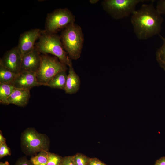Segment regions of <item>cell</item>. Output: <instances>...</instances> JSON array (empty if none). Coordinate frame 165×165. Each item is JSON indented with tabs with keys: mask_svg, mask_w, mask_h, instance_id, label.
Masks as SVG:
<instances>
[{
	"mask_svg": "<svg viewBox=\"0 0 165 165\" xmlns=\"http://www.w3.org/2000/svg\"><path fill=\"white\" fill-rule=\"evenodd\" d=\"M30 97V90L16 88L8 99L7 105L24 107L28 104Z\"/></svg>",
	"mask_w": 165,
	"mask_h": 165,
	"instance_id": "obj_12",
	"label": "cell"
},
{
	"mask_svg": "<svg viewBox=\"0 0 165 165\" xmlns=\"http://www.w3.org/2000/svg\"><path fill=\"white\" fill-rule=\"evenodd\" d=\"M41 55L35 47L22 57L21 71L36 73L40 64Z\"/></svg>",
	"mask_w": 165,
	"mask_h": 165,
	"instance_id": "obj_11",
	"label": "cell"
},
{
	"mask_svg": "<svg viewBox=\"0 0 165 165\" xmlns=\"http://www.w3.org/2000/svg\"><path fill=\"white\" fill-rule=\"evenodd\" d=\"M17 74L12 72L0 63V83L13 84Z\"/></svg>",
	"mask_w": 165,
	"mask_h": 165,
	"instance_id": "obj_15",
	"label": "cell"
},
{
	"mask_svg": "<svg viewBox=\"0 0 165 165\" xmlns=\"http://www.w3.org/2000/svg\"><path fill=\"white\" fill-rule=\"evenodd\" d=\"M6 139L3 137L1 131L0 132V145L6 143Z\"/></svg>",
	"mask_w": 165,
	"mask_h": 165,
	"instance_id": "obj_27",
	"label": "cell"
},
{
	"mask_svg": "<svg viewBox=\"0 0 165 165\" xmlns=\"http://www.w3.org/2000/svg\"><path fill=\"white\" fill-rule=\"evenodd\" d=\"M60 165H76L75 164L72 156H65L63 157Z\"/></svg>",
	"mask_w": 165,
	"mask_h": 165,
	"instance_id": "obj_23",
	"label": "cell"
},
{
	"mask_svg": "<svg viewBox=\"0 0 165 165\" xmlns=\"http://www.w3.org/2000/svg\"><path fill=\"white\" fill-rule=\"evenodd\" d=\"M69 70L64 90L66 93L73 94L77 92L80 88V81L78 75L75 72L71 63L68 66Z\"/></svg>",
	"mask_w": 165,
	"mask_h": 165,
	"instance_id": "obj_13",
	"label": "cell"
},
{
	"mask_svg": "<svg viewBox=\"0 0 165 165\" xmlns=\"http://www.w3.org/2000/svg\"><path fill=\"white\" fill-rule=\"evenodd\" d=\"M66 65L56 57L50 56L47 54L41 55L40 66L36 73L38 82L41 85L46 86L50 80L58 73L66 71Z\"/></svg>",
	"mask_w": 165,
	"mask_h": 165,
	"instance_id": "obj_5",
	"label": "cell"
},
{
	"mask_svg": "<svg viewBox=\"0 0 165 165\" xmlns=\"http://www.w3.org/2000/svg\"><path fill=\"white\" fill-rule=\"evenodd\" d=\"M13 85L16 88L30 90L41 85L38 82L36 73L25 71L18 73Z\"/></svg>",
	"mask_w": 165,
	"mask_h": 165,
	"instance_id": "obj_10",
	"label": "cell"
},
{
	"mask_svg": "<svg viewBox=\"0 0 165 165\" xmlns=\"http://www.w3.org/2000/svg\"><path fill=\"white\" fill-rule=\"evenodd\" d=\"M154 165H165V157H163L157 160Z\"/></svg>",
	"mask_w": 165,
	"mask_h": 165,
	"instance_id": "obj_26",
	"label": "cell"
},
{
	"mask_svg": "<svg viewBox=\"0 0 165 165\" xmlns=\"http://www.w3.org/2000/svg\"><path fill=\"white\" fill-rule=\"evenodd\" d=\"M11 152L10 148L6 143L0 145V158L1 159L8 155H10Z\"/></svg>",
	"mask_w": 165,
	"mask_h": 165,
	"instance_id": "obj_21",
	"label": "cell"
},
{
	"mask_svg": "<svg viewBox=\"0 0 165 165\" xmlns=\"http://www.w3.org/2000/svg\"><path fill=\"white\" fill-rule=\"evenodd\" d=\"M75 16L67 8H60L48 13L46 17L44 30L56 34L68 26L74 23Z\"/></svg>",
	"mask_w": 165,
	"mask_h": 165,
	"instance_id": "obj_6",
	"label": "cell"
},
{
	"mask_svg": "<svg viewBox=\"0 0 165 165\" xmlns=\"http://www.w3.org/2000/svg\"><path fill=\"white\" fill-rule=\"evenodd\" d=\"M163 43L160 47L158 49L156 53L157 61L160 67L165 71V37H161Z\"/></svg>",
	"mask_w": 165,
	"mask_h": 165,
	"instance_id": "obj_18",
	"label": "cell"
},
{
	"mask_svg": "<svg viewBox=\"0 0 165 165\" xmlns=\"http://www.w3.org/2000/svg\"><path fill=\"white\" fill-rule=\"evenodd\" d=\"M156 8L161 15H165V0L158 1Z\"/></svg>",
	"mask_w": 165,
	"mask_h": 165,
	"instance_id": "obj_22",
	"label": "cell"
},
{
	"mask_svg": "<svg viewBox=\"0 0 165 165\" xmlns=\"http://www.w3.org/2000/svg\"><path fill=\"white\" fill-rule=\"evenodd\" d=\"M0 165H10L9 162L7 161H6L5 163L0 162Z\"/></svg>",
	"mask_w": 165,
	"mask_h": 165,
	"instance_id": "obj_29",
	"label": "cell"
},
{
	"mask_svg": "<svg viewBox=\"0 0 165 165\" xmlns=\"http://www.w3.org/2000/svg\"><path fill=\"white\" fill-rule=\"evenodd\" d=\"M43 31L40 29L35 28L20 35L17 46L22 56L35 48L36 41L39 39Z\"/></svg>",
	"mask_w": 165,
	"mask_h": 165,
	"instance_id": "obj_8",
	"label": "cell"
},
{
	"mask_svg": "<svg viewBox=\"0 0 165 165\" xmlns=\"http://www.w3.org/2000/svg\"><path fill=\"white\" fill-rule=\"evenodd\" d=\"M62 158L57 154L49 152L47 165H60Z\"/></svg>",
	"mask_w": 165,
	"mask_h": 165,
	"instance_id": "obj_20",
	"label": "cell"
},
{
	"mask_svg": "<svg viewBox=\"0 0 165 165\" xmlns=\"http://www.w3.org/2000/svg\"><path fill=\"white\" fill-rule=\"evenodd\" d=\"M15 165H33L30 160L25 157H22L18 159Z\"/></svg>",
	"mask_w": 165,
	"mask_h": 165,
	"instance_id": "obj_24",
	"label": "cell"
},
{
	"mask_svg": "<svg viewBox=\"0 0 165 165\" xmlns=\"http://www.w3.org/2000/svg\"><path fill=\"white\" fill-rule=\"evenodd\" d=\"M154 0L149 4H143L131 14V22L135 34L140 40H145L159 35L163 19L154 5Z\"/></svg>",
	"mask_w": 165,
	"mask_h": 165,
	"instance_id": "obj_1",
	"label": "cell"
},
{
	"mask_svg": "<svg viewBox=\"0 0 165 165\" xmlns=\"http://www.w3.org/2000/svg\"><path fill=\"white\" fill-rule=\"evenodd\" d=\"M22 57L17 47H15L5 53L0 63L12 72L18 73L21 71Z\"/></svg>",
	"mask_w": 165,
	"mask_h": 165,
	"instance_id": "obj_9",
	"label": "cell"
},
{
	"mask_svg": "<svg viewBox=\"0 0 165 165\" xmlns=\"http://www.w3.org/2000/svg\"><path fill=\"white\" fill-rule=\"evenodd\" d=\"M98 1V0H90L89 1L91 4H94L97 3Z\"/></svg>",
	"mask_w": 165,
	"mask_h": 165,
	"instance_id": "obj_28",
	"label": "cell"
},
{
	"mask_svg": "<svg viewBox=\"0 0 165 165\" xmlns=\"http://www.w3.org/2000/svg\"><path fill=\"white\" fill-rule=\"evenodd\" d=\"M49 152L43 151L32 156L30 160L33 165H47Z\"/></svg>",
	"mask_w": 165,
	"mask_h": 165,
	"instance_id": "obj_17",
	"label": "cell"
},
{
	"mask_svg": "<svg viewBox=\"0 0 165 165\" xmlns=\"http://www.w3.org/2000/svg\"><path fill=\"white\" fill-rule=\"evenodd\" d=\"M67 76L66 71L60 72L50 80L46 86L52 88L64 90Z\"/></svg>",
	"mask_w": 165,
	"mask_h": 165,
	"instance_id": "obj_14",
	"label": "cell"
},
{
	"mask_svg": "<svg viewBox=\"0 0 165 165\" xmlns=\"http://www.w3.org/2000/svg\"><path fill=\"white\" fill-rule=\"evenodd\" d=\"M144 0H105L102 2L105 10L113 18L127 17L136 10L137 5Z\"/></svg>",
	"mask_w": 165,
	"mask_h": 165,
	"instance_id": "obj_7",
	"label": "cell"
},
{
	"mask_svg": "<svg viewBox=\"0 0 165 165\" xmlns=\"http://www.w3.org/2000/svg\"><path fill=\"white\" fill-rule=\"evenodd\" d=\"M87 165H107L96 158H90Z\"/></svg>",
	"mask_w": 165,
	"mask_h": 165,
	"instance_id": "obj_25",
	"label": "cell"
},
{
	"mask_svg": "<svg viewBox=\"0 0 165 165\" xmlns=\"http://www.w3.org/2000/svg\"><path fill=\"white\" fill-rule=\"evenodd\" d=\"M60 37L64 48L69 57L74 60L79 59L84 40L80 27L74 23L70 24L63 30Z\"/></svg>",
	"mask_w": 165,
	"mask_h": 165,
	"instance_id": "obj_3",
	"label": "cell"
},
{
	"mask_svg": "<svg viewBox=\"0 0 165 165\" xmlns=\"http://www.w3.org/2000/svg\"><path fill=\"white\" fill-rule=\"evenodd\" d=\"M35 47L40 53L53 55L67 65L68 66L72 63L64 48L60 37L56 34L43 30Z\"/></svg>",
	"mask_w": 165,
	"mask_h": 165,
	"instance_id": "obj_2",
	"label": "cell"
},
{
	"mask_svg": "<svg viewBox=\"0 0 165 165\" xmlns=\"http://www.w3.org/2000/svg\"><path fill=\"white\" fill-rule=\"evenodd\" d=\"M20 140L22 151L27 155L33 156L41 151H48L50 142L48 137L34 128L25 130L21 134Z\"/></svg>",
	"mask_w": 165,
	"mask_h": 165,
	"instance_id": "obj_4",
	"label": "cell"
},
{
	"mask_svg": "<svg viewBox=\"0 0 165 165\" xmlns=\"http://www.w3.org/2000/svg\"><path fill=\"white\" fill-rule=\"evenodd\" d=\"M16 89L12 84L0 83V102L7 105V100Z\"/></svg>",
	"mask_w": 165,
	"mask_h": 165,
	"instance_id": "obj_16",
	"label": "cell"
},
{
	"mask_svg": "<svg viewBox=\"0 0 165 165\" xmlns=\"http://www.w3.org/2000/svg\"><path fill=\"white\" fill-rule=\"evenodd\" d=\"M72 157L76 165H87L90 158L79 153H77Z\"/></svg>",
	"mask_w": 165,
	"mask_h": 165,
	"instance_id": "obj_19",
	"label": "cell"
}]
</instances>
